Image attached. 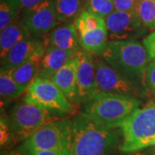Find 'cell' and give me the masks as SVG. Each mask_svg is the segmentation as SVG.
I'll return each instance as SVG.
<instances>
[{
  "instance_id": "6da1fadb",
  "label": "cell",
  "mask_w": 155,
  "mask_h": 155,
  "mask_svg": "<svg viewBox=\"0 0 155 155\" xmlns=\"http://www.w3.org/2000/svg\"><path fill=\"white\" fill-rule=\"evenodd\" d=\"M103 59L122 75L142 88H146V72L152 59L143 43L132 41H109Z\"/></svg>"
},
{
  "instance_id": "7a4b0ae2",
  "label": "cell",
  "mask_w": 155,
  "mask_h": 155,
  "mask_svg": "<svg viewBox=\"0 0 155 155\" xmlns=\"http://www.w3.org/2000/svg\"><path fill=\"white\" fill-rule=\"evenodd\" d=\"M140 104V100L134 97L99 91L85 103L81 115L101 127L113 129L121 127Z\"/></svg>"
},
{
  "instance_id": "3957f363",
  "label": "cell",
  "mask_w": 155,
  "mask_h": 155,
  "mask_svg": "<svg viewBox=\"0 0 155 155\" xmlns=\"http://www.w3.org/2000/svg\"><path fill=\"white\" fill-rule=\"evenodd\" d=\"M72 155H108L117 144L118 134L81 115L72 121Z\"/></svg>"
},
{
  "instance_id": "277c9868",
  "label": "cell",
  "mask_w": 155,
  "mask_h": 155,
  "mask_svg": "<svg viewBox=\"0 0 155 155\" xmlns=\"http://www.w3.org/2000/svg\"><path fill=\"white\" fill-rule=\"evenodd\" d=\"M123 140L120 149L133 153L155 146V104L139 108L121 125Z\"/></svg>"
},
{
  "instance_id": "5b68a950",
  "label": "cell",
  "mask_w": 155,
  "mask_h": 155,
  "mask_svg": "<svg viewBox=\"0 0 155 155\" xmlns=\"http://www.w3.org/2000/svg\"><path fill=\"white\" fill-rule=\"evenodd\" d=\"M72 122L60 120L40 128L28 138L22 149L55 150L72 154Z\"/></svg>"
},
{
  "instance_id": "8992f818",
  "label": "cell",
  "mask_w": 155,
  "mask_h": 155,
  "mask_svg": "<svg viewBox=\"0 0 155 155\" xmlns=\"http://www.w3.org/2000/svg\"><path fill=\"white\" fill-rule=\"evenodd\" d=\"M12 120L17 136L26 140L40 128L61 119L45 107L24 102L15 107Z\"/></svg>"
},
{
  "instance_id": "52a82bcc",
  "label": "cell",
  "mask_w": 155,
  "mask_h": 155,
  "mask_svg": "<svg viewBox=\"0 0 155 155\" xmlns=\"http://www.w3.org/2000/svg\"><path fill=\"white\" fill-rule=\"evenodd\" d=\"M23 101L48 110L72 114L74 107L51 79L37 77L26 91Z\"/></svg>"
},
{
  "instance_id": "ba28073f",
  "label": "cell",
  "mask_w": 155,
  "mask_h": 155,
  "mask_svg": "<svg viewBox=\"0 0 155 155\" xmlns=\"http://www.w3.org/2000/svg\"><path fill=\"white\" fill-rule=\"evenodd\" d=\"M99 91L139 99L146 95V89L122 75L106 62L94 63Z\"/></svg>"
},
{
  "instance_id": "9c48e42d",
  "label": "cell",
  "mask_w": 155,
  "mask_h": 155,
  "mask_svg": "<svg viewBox=\"0 0 155 155\" xmlns=\"http://www.w3.org/2000/svg\"><path fill=\"white\" fill-rule=\"evenodd\" d=\"M109 41H132L143 35L147 28L136 11H115L105 18Z\"/></svg>"
},
{
  "instance_id": "30bf717a",
  "label": "cell",
  "mask_w": 155,
  "mask_h": 155,
  "mask_svg": "<svg viewBox=\"0 0 155 155\" xmlns=\"http://www.w3.org/2000/svg\"><path fill=\"white\" fill-rule=\"evenodd\" d=\"M22 22L33 36L48 33L57 24L54 1L46 0L22 14Z\"/></svg>"
},
{
  "instance_id": "8fae6325",
  "label": "cell",
  "mask_w": 155,
  "mask_h": 155,
  "mask_svg": "<svg viewBox=\"0 0 155 155\" xmlns=\"http://www.w3.org/2000/svg\"><path fill=\"white\" fill-rule=\"evenodd\" d=\"M77 84L78 101L87 103L99 92L95 64L91 54L86 51L77 53Z\"/></svg>"
},
{
  "instance_id": "7c38bea8",
  "label": "cell",
  "mask_w": 155,
  "mask_h": 155,
  "mask_svg": "<svg viewBox=\"0 0 155 155\" xmlns=\"http://www.w3.org/2000/svg\"><path fill=\"white\" fill-rule=\"evenodd\" d=\"M77 67L78 57L76 54L50 78L71 103H74L78 100Z\"/></svg>"
},
{
  "instance_id": "4fadbf2b",
  "label": "cell",
  "mask_w": 155,
  "mask_h": 155,
  "mask_svg": "<svg viewBox=\"0 0 155 155\" xmlns=\"http://www.w3.org/2000/svg\"><path fill=\"white\" fill-rule=\"evenodd\" d=\"M42 45L36 36H30L23 39L11 48L5 58L1 61V70H11L20 66L28 60L30 56Z\"/></svg>"
},
{
  "instance_id": "5bb4252c",
  "label": "cell",
  "mask_w": 155,
  "mask_h": 155,
  "mask_svg": "<svg viewBox=\"0 0 155 155\" xmlns=\"http://www.w3.org/2000/svg\"><path fill=\"white\" fill-rule=\"evenodd\" d=\"M45 49L46 48L44 45H41L25 62L13 69L8 70L16 82L28 88L34 80L38 77Z\"/></svg>"
},
{
  "instance_id": "9a60e30c",
  "label": "cell",
  "mask_w": 155,
  "mask_h": 155,
  "mask_svg": "<svg viewBox=\"0 0 155 155\" xmlns=\"http://www.w3.org/2000/svg\"><path fill=\"white\" fill-rule=\"evenodd\" d=\"M76 54L77 53L61 49L49 45L45 49L38 77L50 79L56 72L64 67Z\"/></svg>"
},
{
  "instance_id": "2e32d148",
  "label": "cell",
  "mask_w": 155,
  "mask_h": 155,
  "mask_svg": "<svg viewBox=\"0 0 155 155\" xmlns=\"http://www.w3.org/2000/svg\"><path fill=\"white\" fill-rule=\"evenodd\" d=\"M33 36L22 21H15L1 31L0 35V56L1 61L5 58L8 52L23 39Z\"/></svg>"
},
{
  "instance_id": "e0dca14e",
  "label": "cell",
  "mask_w": 155,
  "mask_h": 155,
  "mask_svg": "<svg viewBox=\"0 0 155 155\" xmlns=\"http://www.w3.org/2000/svg\"><path fill=\"white\" fill-rule=\"evenodd\" d=\"M51 46L61 49L71 51L73 53L78 52V35L72 23H67L54 28L49 37Z\"/></svg>"
},
{
  "instance_id": "ac0fdd59",
  "label": "cell",
  "mask_w": 155,
  "mask_h": 155,
  "mask_svg": "<svg viewBox=\"0 0 155 155\" xmlns=\"http://www.w3.org/2000/svg\"><path fill=\"white\" fill-rule=\"evenodd\" d=\"M109 42L107 27L96 28L78 35V43L90 54H103Z\"/></svg>"
},
{
  "instance_id": "d6986e66",
  "label": "cell",
  "mask_w": 155,
  "mask_h": 155,
  "mask_svg": "<svg viewBox=\"0 0 155 155\" xmlns=\"http://www.w3.org/2000/svg\"><path fill=\"white\" fill-rule=\"evenodd\" d=\"M74 25L78 35L92 29L107 27L104 18L89 11L88 9L81 11L78 14L75 19Z\"/></svg>"
},
{
  "instance_id": "ffe728a7",
  "label": "cell",
  "mask_w": 155,
  "mask_h": 155,
  "mask_svg": "<svg viewBox=\"0 0 155 155\" xmlns=\"http://www.w3.org/2000/svg\"><path fill=\"white\" fill-rule=\"evenodd\" d=\"M27 87L16 82L8 70H1L0 94L3 98L16 99L27 91Z\"/></svg>"
},
{
  "instance_id": "44dd1931",
  "label": "cell",
  "mask_w": 155,
  "mask_h": 155,
  "mask_svg": "<svg viewBox=\"0 0 155 155\" xmlns=\"http://www.w3.org/2000/svg\"><path fill=\"white\" fill-rule=\"evenodd\" d=\"M81 0H54L57 22H66L78 16Z\"/></svg>"
},
{
  "instance_id": "7402d4cb",
  "label": "cell",
  "mask_w": 155,
  "mask_h": 155,
  "mask_svg": "<svg viewBox=\"0 0 155 155\" xmlns=\"http://www.w3.org/2000/svg\"><path fill=\"white\" fill-rule=\"evenodd\" d=\"M136 11L145 27L155 31V0H139Z\"/></svg>"
},
{
  "instance_id": "603a6c76",
  "label": "cell",
  "mask_w": 155,
  "mask_h": 155,
  "mask_svg": "<svg viewBox=\"0 0 155 155\" xmlns=\"http://www.w3.org/2000/svg\"><path fill=\"white\" fill-rule=\"evenodd\" d=\"M88 10L105 19L115 11L114 0H88Z\"/></svg>"
},
{
  "instance_id": "cb8c5ba5",
  "label": "cell",
  "mask_w": 155,
  "mask_h": 155,
  "mask_svg": "<svg viewBox=\"0 0 155 155\" xmlns=\"http://www.w3.org/2000/svg\"><path fill=\"white\" fill-rule=\"evenodd\" d=\"M17 12L6 1L1 0L0 3V30H4L17 19Z\"/></svg>"
},
{
  "instance_id": "d4e9b609",
  "label": "cell",
  "mask_w": 155,
  "mask_h": 155,
  "mask_svg": "<svg viewBox=\"0 0 155 155\" xmlns=\"http://www.w3.org/2000/svg\"><path fill=\"white\" fill-rule=\"evenodd\" d=\"M17 12V14H23L25 11L38 5L46 0H6Z\"/></svg>"
},
{
  "instance_id": "484cf974",
  "label": "cell",
  "mask_w": 155,
  "mask_h": 155,
  "mask_svg": "<svg viewBox=\"0 0 155 155\" xmlns=\"http://www.w3.org/2000/svg\"><path fill=\"white\" fill-rule=\"evenodd\" d=\"M145 84L146 88L149 89L153 93L155 94V61L152 60L147 69Z\"/></svg>"
},
{
  "instance_id": "4316f807",
  "label": "cell",
  "mask_w": 155,
  "mask_h": 155,
  "mask_svg": "<svg viewBox=\"0 0 155 155\" xmlns=\"http://www.w3.org/2000/svg\"><path fill=\"white\" fill-rule=\"evenodd\" d=\"M139 0H114L115 11H136Z\"/></svg>"
},
{
  "instance_id": "83f0119b",
  "label": "cell",
  "mask_w": 155,
  "mask_h": 155,
  "mask_svg": "<svg viewBox=\"0 0 155 155\" xmlns=\"http://www.w3.org/2000/svg\"><path fill=\"white\" fill-rule=\"evenodd\" d=\"M142 43L147 50L151 59L155 61V31H153L148 35H147Z\"/></svg>"
},
{
  "instance_id": "f1b7e54d",
  "label": "cell",
  "mask_w": 155,
  "mask_h": 155,
  "mask_svg": "<svg viewBox=\"0 0 155 155\" xmlns=\"http://www.w3.org/2000/svg\"><path fill=\"white\" fill-rule=\"evenodd\" d=\"M23 153L25 155H72L66 153L61 151L55 150H33L23 149Z\"/></svg>"
},
{
  "instance_id": "f546056e",
  "label": "cell",
  "mask_w": 155,
  "mask_h": 155,
  "mask_svg": "<svg viewBox=\"0 0 155 155\" xmlns=\"http://www.w3.org/2000/svg\"><path fill=\"white\" fill-rule=\"evenodd\" d=\"M10 136V131H9V127L6 124L5 121L1 118V122H0V142L1 146L5 144L6 141L8 140Z\"/></svg>"
},
{
  "instance_id": "4dcf8cb0",
  "label": "cell",
  "mask_w": 155,
  "mask_h": 155,
  "mask_svg": "<svg viewBox=\"0 0 155 155\" xmlns=\"http://www.w3.org/2000/svg\"><path fill=\"white\" fill-rule=\"evenodd\" d=\"M11 155H25L23 153H20V152H14L12 153Z\"/></svg>"
},
{
  "instance_id": "1f68e13d",
  "label": "cell",
  "mask_w": 155,
  "mask_h": 155,
  "mask_svg": "<svg viewBox=\"0 0 155 155\" xmlns=\"http://www.w3.org/2000/svg\"><path fill=\"white\" fill-rule=\"evenodd\" d=\"M137 155H145V154H144V153H138Z\"/></svg>"
},
{
  "instance_id": "d6a6232c",
  "label": "cell",
  "mask_w": 155,
  "mask_h": 155,
  "mask_svg": "<svg viewBox=\"0 0 155 155\" xmlns=\"http://www.w3.org/2000/svg\"><path fill=\"white\" fill-rule=\"evenodd\" d=\"M82 2H85V1H88V0H81Z\"/></svg>"
},
{
  "instance_id": "836d02e7",
  "label": "cell",
  "mask_w": 155,
  "mask_h": 155,
  "mask_svg": "<svg viewBox=\"0 0 155 155\" xmlns=\"http://www.w3.org/2000/svg\"><path fill=\"white\" fill-rule=\"evenodd\" d=\"M153 103H154V104H155V99H154V102H153Z\"/></svg>"
}]
</instances>
